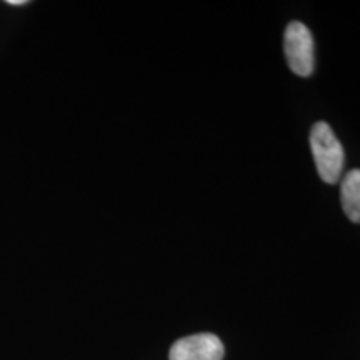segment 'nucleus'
Listing matches in <instances>:
<instances>
[{
	"instance_id": "f03ea898",
	"label": "nucleus",
	"mask_w": 360,
	"mask_h": 360,
	"mask_svg": "<svg viewBox=\"0 0 360 360\" xmlns=\"http://www.w3.org/2000/svg\"><path fill=\"white\" fill-rule=\"evenodd\" d=\"M283 51L290 70L299 77H310L314 72V37L302 22H290L283 37Z\"/></svg>"
},
{
	"instance_id": "f257e3e1",
	"label": "nucleus",
	"mask_w": 360,
	"mask_h": 360,
	"mask_svg": "<svg viewBox=\"0 0 360 360\" xmlns=\"http://www.w3.org/2000/svg\"><path fill=\"white\" fill-rule=\"evenodd\" d=\"M310 148L323 182H339L345 159L344 147L327 122H317L310 130Z\"/></svg>"
},
{
	"instance_id": "20e7f679",
	"label": "nucleus",
	"mask_w": 360,
	"mask_h": 360,
	"mask_svg": "<svg viewBox=\"0 0 360 360\" xmlns=\"http://www.w3.org/2000/svg\"><path fill=\"white\" fill-rule=\"evenodd\" d=\"M342 209L355 224H360V169L345 174L340 186Z\"/></svg>"
},
{
	"instance_id": "39448f33",
	"label": "nucleus",
	"mask_w": 360,
	"mask_h": 360,
	"mask_svg": "<svg viewBox=\"0 0 360 360\" xmlns=\"http://www.w3.org/2000/svg\"><path fill=\"white\" fill-rule=\"evenodd\" d=\"M8 6H27L29 0H7Z\"/></svg>"
},
{
	"instance_id": "7ed1b4c3",
	"label": "nucleus",
	"mask_w": 360,
	"mask_h": 360,
	"mask_svg": "<svg viewBox=\"0 0 360 360\" xmlns=\"http://www.w3.org/2000/svg\"><path fill=\"white\" fill-rule=\"evenodd\" d=\"M225 354L222 340L214 334H195L174 342L170 360H222Z\"/></svg>"
}]
</instances>
